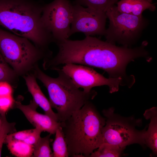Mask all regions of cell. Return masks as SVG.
Instances as JSON below:
<instances>
[{
    "mask_svg": "<svg viewBox=\"0 0 157 157\" xmlns=\"http://www.w3.org/2000/svg\"><path fill=\"white\" fill-rule=\"evenodd\" d=\"M54 70L58 74V77L56 78L45 74L38 65L31 74L47 89L51 106L56 110L59 122H62L80 110L87 101L93 99L97 93L94 90L89 92L80 90L59 68Z\"/></svg>",
    "mask_w": 157,
    "mask_h": 157,
    "instance_id": "obj_4",
    "label": "cell"
},
{
    "mask_svg": "<svg viewBox=\"0 0 157 157\" xmlns=\"http://www.w3.org/2000/svg\"><path fill=\"white\" fill-rule=\"evenodd\" d=\"M43 5L35 0H0V26L39 48L49 50L53 39L42 21Z\"/></svg>",
    "mask_w": 157,
    "mask_h": 157,
    "instance_id": "obj_2",
    "label": "cell"
},
{
    "mask_svg": "<svg viewBox=\"0 0 157 157\" xmlns=\"http://www.w3.org/2000/svg\"><path fill=\"white\" fill-rule=\"evenodd\" d=\"M105 124L102 130V143H107L124 149L134 143L145 144V131H139L128 119L117 116L112 109L104 110Z\"/></svg>",
    "mask_w": 157,
    "mask_h": 157,
    "instance_id": "obj_7",
    "label": "cell"
},
{
    "mask_svg": "<svg viewBox=\"0 0 157 157\" xmlns=\"http://www.w3.org/2000/svg\"><path fill=\"white\" fill-rule=\"evenodd\" d=\"M144 117L150 120V123L147 131H145L144 140L146 144L155 154L157 152V108L153 107L147 110Z\"/></svg>",
    "mask_w": 157,
    "mask_h": 157,
    "instance_id": "obj_14",
    "label": "cell"
},
{
    "mask_svg": "<svg viewBox=\"0 0 157 157\" xmlns=\"http://www.w3.org/2000/svg\"><path fill=\"white\" fill-rule=\"evenodd\" d=\"M8 149L14 156L19 157L32 156L33 146L22 141L12 138L9 134L7 136L5 142Z\"/></svg>",
    "mask_w": 157,
    "mask_h": 157,
    "instance_id": "obj_15",
    "label": "cell"
},
{
    "mask_svg": "<svg viewBox=\"0 0 157 157\" xmlns=\"http://www.w3.org/2000/svg\"><path fill=\"white\" fill-rule=\"evenodd\" d=\"M0 53L18 76L31 73L39 61L53 55L50 50L39 48L28 39L0 28Z\"/></svg>",
    "mask_w": 157,
    "mask_h": 157,
    "instance_id": "obj_5",
    "label": "cell"
},
{
    "mask_svg": "<svg viewBox=\"0 0 157 157\" xmlns=\"http://www.w3.org/2000/svg\"><path fill=\"white\" fill-rule=\"evenodd\" d=\"M109 20L108 28L104 35L106 41L129 47L139 38L148 21L142 15L138 16L120 12L115 5L106 12Z\"/></svg>",
    "mask_w": 157,
    "mask_h": 157,
    "instance_id": "obj_6",
    "label": "cell"
},
{
    "mask_svg": "<svg viewBox=\"0 0 157 157\" xmlns=\"http://www.w3.org/2000/svg\"><path fill=\"white\" fill-rule=\"evenodd\" d=\"M15 101L12 95L0 96V115H6L13 107Z\"/></svg>",
    "mask_w": 157,
    "mask_h": 157,
    "instance_id": "obj_23",
    "label": "cell"
},
{
    "mask_svg": "<svg viewBox=\"0 0 157 157\" xmlns=\"http://www.w3.org/2000/svg\"><path fill=\"white\" fill-rule=\"evenodd\" d=\"M72 17V4L68 0H54L44 4L42 21L51 34L53 42L69 37Z\"/></svg>",
    "mask_w": 157,
    "mask_h": 157,
    "instance_id": "obj_8",
    "label": "cell"
},
{
    "mask_svg": "<svg viewBox=\"0 0 157 157\" xmlns=\"http://www.w3.org/2000/svg\"><path fill=\"white\" fill-rule=\"evenodd\" d=\"M51 134H49L46 136L40 137L37 142L33 145L32 156L35 157H53L50 146L51 139Z\"/></svg>",
    "mask_w": 157,
    "mask_h": 157,
    "instance_id": "obj_18",
    "label": "cell"
},
{
    "mask_svg": "<svg viewBox=\"0 0 157 157\" xmlns=\"http://www.w3.org/2000/svg\"><path fill=\"white\" fill-rule=\"evenodd\" d=\"M116 3L120 12L138 16L146 9L154 11L156 9L152 0H121Z\"/></svg>",
    "mask_w": 157,
    "mask_h": 157,
    "instance_id": "obj_13",
    "label": "cell"
},
{
    "mask_svg": "<svg viewBox=\"0 0 157 157\" xmlns=\"http://www.w3.org/2000/svg\"><path fill=\"white\" fill-rule=\"evenodd\" d=\"M146 46L144 42L134 48L119 47L87 36L81 40H68L64 48L63 58L66 64H78L102 69L109 78H121L124 86L130 88L135 80L134 76L127 74L126 67L136 58L148 57Z\"/></svg>",
    "mask_w": 157,
    "mask_h": 157,
    "instance_id": "obj_1",
    "label": "cell"
},
{
    "mask_svg": "<svg viewBox=\"0 0 157 157\" xmlns=\"http://www.w3.org/2000/svg\"><path fill=\"white\" fill-rule=\"evenodd\" d=\"M1 120L0 117V128L1 126Z\"/></svg>",
    "mask_w": 157,
    "mask_h": 157,
    "instance_id": "obj_25",
    "label": "cell"
},
{
    "mask_svg": "<svg viewBox=\"0 0 157 157\" xmlns=\"http://www.w3.org/2000/svg\"><path fill=\"white\" fill-rule=\"evenodd\" d=\"M98 148L97 151L92 152L89 157H119L124 149L107 143H102Z\"/></svg>",
    "mask_w": 157,
    "mask_h": 157,
    "instance_id": "obj_21",
    "label": "cell"
},
{
    "mask_svg": "<svg viewBox=\"0 0 157 157\" xmlns=\"http://www.w3.org/2000/svg\"><path fill=\"white\" fill-rule=\"evenodd\" d=\"M53 144V157H68L69 154L62 129L60 126L56 130Z\"/></svg>",
    "mask_w": 157,
    "mask_h": 157,
    "instance_id": "obj_16",
    "label": "cell"
},
{
    "mask_svg": "<svg viewBox=\"0 0 157 157\" xmlns=\"http://www.w3.org/2000/svg\"><path fill=\"white\" fill-rule=\"evenodd\" d=\"M18 77L0 53V82L6 81L13 87L16 86Z\"/></svg>",
    "mask_w": 157,
    "mask_h": 157,
    "instance_id": "obj_19",
    "label": "cell"
},
{
    "mask_svg": "<svg viewBox=\"0 0 157 157\" xmlns=\"http://www.w3.org/2000/svg\"><path fill=\"white\" fill-rule=\"evenodd\" d=\"M67 75L78 88L89 92L95 87L107 85L110 92H117L120 85L124 86L121 78H106L92 67L81 65L68 63L59 67Z\"/></svg>",
    "mask_w": 157,
    "mask_h": 157,
    "instance_id": "obj_9",
    "label": "cell"
},
{
    "mask_svg": "<svg viewBox=\"0 0 157 157\" xmlns=\"http://www.w3.org/2000/svg\"><path fill=\"white\" fill-rule=\"evenodd\" d=\"M118 0H75L73 4L85 6L94 10L106 13L110 6L115 5Z\"/></svg>",
    "mask_w": 157,
    "mask_h": 157,
    "instance_id": "obj_20",
    "label": "cell"
},
{
    "mask_svg": "<svg viewBox=\"0 0 157 157\" xmlns=\"http://www.w3.org/2000/svg\"><path fill=\"white\" fill-rule=\"evenodd\" d=\"M22 77L25 81L28 90L32 95L35 103L43 109L45 114L58 122L57 113L52 110L49 100L42 92L35 76L31 74H28Z\"/></svg>",
    "mask_w": 157,
    "mask_h": 157,
    "instance_id": "obj_12",
    "label": "cell"
},
{
    "mask_svg": "<svg viewBox=\"0 0 157 157\" xmlns=\"http://www.w3.org/2000/svg\"><path fill=\"white\" fill-rule=\"evenodd\" d=\"M73 17L70 36L77 32L86 36L104 35L107 17L106 13L78 4H72Z\"/></svg>",
    "mask_w": 157,
    "mask_h": 157,
    "instance_id": "obj_10",
    "label": "cell"
},
{
    "mask_svg": "<svg viewBox=\"0 0 157 157\" xmlns=\"http://www.w3.org/2000/svg\"><path fill=\"white\" fill-rule=\"evenodd\" d=\"M61 123L69 156L89 157L102 144L106 120L90 101Z\"/></svg>",
    "mask_w": 157,
    "mask_h": 157,
    "instance_id": "obj_3",
    "label": "cell"
},
{
    "mask_svg": "<svg viewBox=\"0 0 157 157\" xmlns=\"http://www.w3.org/2000/svg\"><path fill=\"white\" fill-rule=\"evenodd\" d=\"M13 87L6 81L0 82V96L12 95Z\"/></svg>",
    "mask_w": 157,
    "mask_h": 157,
    "instance_id": "obj_24",
    "label": "cell"
},
{
    "mask_svg": "<svg viewBox=\"0 0 157 157\" xmlns=\"http://www.w3.org/2000/svg\"><path fill=\"white\" fill-rule=\"evenodd\" d=\"M38 106L33 100L27 105H23L20 101L17 100L15 101L13 107L21 110L35 128L51 135L55 134L57 129L61 126V122L56 121L45 114L38 113L36 111Z\"/></svg>",
    "mask_w": 157,
    "mask_h": 157,
    "instance_id": "obj_11",
    "label": "cell"
},
{
    "mask_svg": "<svg viewBox=\"0 0 157 157\" xmlns=\"http://www.w3.org/2000/svg\"><path fill=\"white\" fill-rule=\"evenodd\" d=\"M1 124L0 128V157L3 144L6 138L9 133L16 131L15 123H10L7 120L6 115H0Z\"/></svg>",
    "mask_w": 157,
    "mask_h": 157,
    "instance_id": "obj_22",
    "label": "cell"
},
{
    "mask_svg": "<svg viewBox=\"0 0 157 157\" xmlns=\"http://www.w3.org/2000/svg\"><path fill=\"white\" fill-rule=\"evenodd\" d=\"M42 132L40 129L36 128L9 134L12 138L23 141L28 144L34 145L38 141Z\"/></svg>",
    "mask_w": 157,
    "mask_h": 157,
    "instance_id": "obj_17",
    "label": "cell"
}]
</instances>
